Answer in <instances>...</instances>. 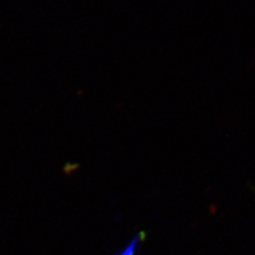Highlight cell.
<instances>
[{
	"mask_svg": "<svg viewBox=\"0 0 255 255\" xmlns=\"http://www.w3.org/2000/svg\"><path fill=\"white\" fill-rule=\"evenodd\" d=\"M135 247H136V245H135V241H133L123 252H121L119 254H116V255H134Z\"/></svg>",
	"mask_w": 255,
	"mask_h": 255,
	"instance_id": "cell-1",
	"label": "cell"
}]
</instances>
